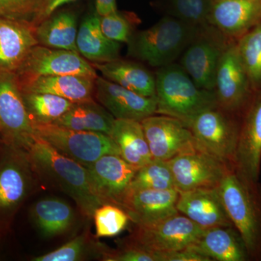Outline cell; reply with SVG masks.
<instances>
[{"instance_id":"603a6c76","label":"cell","mask_w":261,"mask_h":261,"mask_svg":"<svg viewBox=\"0 0 261 261\" xmlns=\"http://www.w3.org/2000/svg\"><path fill=\"white\" fill-rule=\"evenodd\" d=\"M95 80L92 77L80 75L18 79L20 89L23 92L54 94L73 103L93 100Z\"/></svg>"},{"instance_id":"cb8c5ba5","label":"cell","mask_w":261,"mask_h":261,"mask_svg":"<svg viewBox=\"0 0 261 261\" xmlns=\"http://www.w3.org/2000/svg\"><path fill=\"white\" fill-rule=\"evenodd\" d=\"M29 216L33 224L44 238L65 234L76 223L74 209L59 197H45L38 200L31 207Z\"/></svg>"},{"instance_id":"836d02e7","label":"cell","mask_w":261,"mask_h":261,"mask_svg":"<svg viewBox=\"0 0 261 261\" xmlns=\"http://www.w3.org/2000/svg\"><path fill=\"white\" fill-rule=\"evenodd\" d=\"M96 238H113L121 233L130 222L126 211L113 204L99 206L93 215Z\"/></svg>"},{"instance_id":"44dd1931","label":"cell","mask_w":261,"mask_h":261,"mask_svg":"<svg viewBox=\"0 0 261 261\" xmlns=\"http://www.w3.org/2000/svg\"><path fill=\"white\" fill-rule=\"evenodd\" d=\"M38 44L32 23L0 17V70L15 73Z\"/></svg>"},{"instance_id":"d590c367","label":"cell","mask_w":261,"mask_h":261,"mask_svg":"<svg viewBox=\"0 0 261 261\" xmlns=\"http://www.w3.org/2000/svg\"><path fill=\"white\" fill-rule=\"evenodd\" d=\"M137 20L132 13L118 10L100 16V27L105 35L111 40L128 43L133 33L134 23Z\"/></svg>"},{"instance_id":"8992f818","label":"cell","mask_w":261,"mask_h":261,"mask_svg":"<svg viewBox=\"0 0 261 261\" xmlns=\"http://www.w3.org/2000/svg\"><path fill=\"white\" fill-rule=\"evenodd\" d=\"M241 117L219 106L202 111L186 123L197 147L233 168Z\"/></svg>"},{"instance_id":"60d3db41","label":"cell","mask_w":261,"mask_h":261,"mask_svg":"<svg viewBox=\"0 0 261 261\" xmlns=\"http://www.w3.org/2000/svg\"><path fill=\"white\" fill-rule=\"evenodd\" d=\"M116 10V0H95V12L99 16L110 14Z\"/></svg>"},{"instance_id":"4fadbf2b","label":"cell","mask_w":261,"mask_h":261,"mask_svg":"<svg viewBox=\"0 0 261 261\" xmlns=\"http://www.w3.org/2000/svg\"><path fill=\"white\" fill-rule=\"evenodd\" d=\"M15 73L20 80L63 75L98 77L92 63L80 53L39 44L31 49Z\"/></svg>"},{"instance_id":"f35d334b","label":"cell","mask_w":261,"mask_h":261,"mask_svg":"<svg viewBox=\"0 0 261 261\" xmlns=\"http://www.w3.org/2000/svg\"><path fill=\"white\" fill-rule=\"evenodd\" d=\"M77 0H42L40 9L33 20L32 24L37 27L44 20L54 14L60 8L67 4L74 3Z\"/></svg>"},{"instance_id":"d6986e66","label":"cell","mask_w":261,"mask_h":261,"mask_svg":"<svg viewBox=\"0 0 261 261\" xmlns=\"http://www.w3.org/2000/svg\"><path fill=\"white\" fill-rule=\"evenodd\" d=\"M179 192L177 190H128L121 207L134 224L155 222L178 214L176 209Z\"/></svg>"},{"instance_id":"83f0119b","label":"cell","mask_w":261,"mask_h":261,"mask_svg":"<svg viewBox=\"0 0 261 261\" xmlns=\"http://www.w3.org/2000/svg\"><path fill=\"white\" fill-rule=\"evenodd\" d=\"M77 24L74 13L58 10L35 27L39 45L80 53L76 46Z\"/></svg>"},{"instance_id":"b9f144b4","label":"cell","mask_w":261,"mask_h":261,"mask_svg":"<svg viewBox=\"0 0 261 261\" xmlns=\"http://www.w3.org/2000/svg\"><path fill=\"white\" fill-rule=\"evenodd\" d=\"M2 144L3 143H2L1 140H0V146H1Z\"/></svg>"},{"instance_id":"7402d4cb","label":"cell","mask_w":261,"mask_h":261,"mask_svg":"<svg viewBox=\"0 0 261 261\" xmlns=\"http://www.w3.org/2000/svg\"><path fill=\"white\" fill-rule=\"evenodd\" d=\"M189 247L211 261L250 260L243 238L233 226L204 228Z\"/></svg>"},{"instance_id":"ba28073f","label":"cell","mask_w":261,"mask_h":261,"mask_svg":"<svg viewBox=\"0 0 261 261\" xmlns=\"http://www.w3.org/2000/svg\"><path fill=\"white\" fill-rule=\"evenodd\" d=\"M25 107L18 79L13 72L0 70V140L8 147L25 150L36 137Z\"/></svg>"},{"instance_id":"4dcf8cb0","label":"cell","mask_w":261,"mask_h":261,"mask_svg":"<svg viewBox=\"0 0 261 261\" xmlns=\"http://www.w3.org/2000/svg\"><path fill=\"white\" fill-rule=\"evenodd\" d=\"M106 249L102 244L94 242L88 233L84 232L56 250L33 257L32 260L82 261L94 257L101 259Z\"/></svg>"},{"instance_id":"ffe728a7","label":"cell","mask_w":261,"mask_h":261,"mask_svg":"<svg viewBox=\"0 0 261 261\" xmlns=\"http://www.w3.org/2000/svg\"><path fill=\"white\" fill-rule=\"evenodd\" d=\"M176 209L202 228L233 226L217 188L179 192Z\"/></svg>"},{"instance_id":"2e32d148","label":"cell","mask_w":261,"mask_h":261,"mask_svg":"<svg viewBox=\"0 0 261 261\" xmlns=\"http://www.w3.org/2000/svg\"><path fill=\"white\" fill-rule=\"evenodd\" d=\"M87 168L94 189L106 204L121 207L139 168L114 154L103 155Z\"/></svg>"},{"instance_id":"3957f363","label":"cell","mask_w":261,"mask_h":261,"mask_svg":"<svg viewBox=\"0 0 261 261\" xmlns=\"http://www.w3.org/2000/svg\"><path fill=\"white\" fill-rule=\"evenodd\" d=\"M156 114L177 118L186 124L197 114L218 107L214 91L200 88L180 65L161 67L155 74Z\"/></svg>"},{"instance_id":"74e56055","label":"cell","mask_w":261,"mask_h":261,"mask_svg":"<svg viewBox=\"0 0 261 261\" xmlns=\"http://www.w3.org/2000/svg\"><path fill=\"white\" fill-rule=\"evenodd\" d=\"M101 260L105 261H160L159 255L125 240L117 250L106 249Z\"/></svg>"},{"instance_id":"30bf717a","label":"cell","mask_w":261,"mask_h":261,"mask_svg":"<svg viewBox=\"0 0 261 261\" xmlns=\"http://www.w3.org/2000/svg\"><path fill=\"white\" fill-rule=\"evenodd\" d=\"M214 92L218 106L239 117L242 116L256 92L240 61L234 39L228 42L220 60Z\"/></svg>"},{"instance_id":"f546056e","label":"cell","mask_w":261,"mask_h":261,"mask_svg":"<svg viewBox=\"0 0 261 261\" xmlns=\"http://www.w3.org/2000/svg\"><path fill=\"white\" fill-rule=\"evenodd\" d=\"M21 92L25 107L34 123H54L74 104L54 94Z\"/></svg>"},{"instance_id":"e575fe53","label":"cell","mask_w":261,"mask_h":261,"mask_svg":"<svg viewBox=\"0 0 261 261\" xmlns=\"http://www.w3.org/2000/svg\"><path fill=\"white\" fill-rule=\"evenodd\" d=\"M212 0H167L170 15L185 23L202 28L208 23Z\"/></svg>"},{"instance_id":"d4e9b609","label":"cell","mask_w":261,"mask_h":261,"mask_svg":"<svg viewBox=\"0 0 261 261\" xmlns=\"http://www.w3.org/2000/svg\"><path fill=\"white\" fill-rule=\"evenodd\" d=\"M76 46L81 56L92 64L120 58L121 44L105 35L101 29L100 16L95 11L82 20L77 34Z\"/></svg>"},{"instance_id":"9c48e42d","label":"cell","mask_w":261,"mask_h":261,"mask_svg":"<svg viewBox=\"0 0 261 261\" xmlns=\"http://www.w3.org/2000/svg\"><path fill=\"white\" fill-rule=\"evenodd\" d=\"M204 228L178 214L146 224H135L127 241L159 256L187 248L195 243Z\"/></svg>"},{"instance_id":"d6a6232c","label":"cell","mask_w":261,"mask_h":261,"mask_svg":"<svg viewBox=\"0 0 261 261\" xmlns=\"http://www.w3.org/2000/svg\"><path fill=\"white\" fill-rule=\"evenodd\" d=\"M176 190L168 161L152 160L137 170L129 190Z\"/></svg>"},{"instance_id":"e0dca14e","label":"cell","mask_w":261,"mask_h":261,"mask_svg":"<svg viewBox=\"0 0 261 261\" xmlns=\"http://www.w3.org/2000/svg\"><path fill=\"white\" fill-rule=\"evenodd\" d=\"M94 97L116 119L141 121L156 114L155 97H145L114 82L98 76Z\"/></svg>"},{"instance_id":"5b68a950","label":"cell","mask_w":261,"mask_h":261,"mask_svg":"<svg viewBox=\"0 0 261 261\" xmlns=\"http://www.w3.org/2000/svg\"><path fill=\"white\" fill-rule=\"evenodd\" d=\"M5 148L0 157V243L37 181L25 151L8 146Z\"/></svg>"},{"instance_id":"52a82bcc","label":"cell","mask_w":261,"mask_h":261,"mask_svg":"<svg viewBox=\"0 0 261 261\" xmlns=\"http://www.w3.org/2000/svg\"><path fill=\"white\" fill-rule=\"evenodd\" d=\"M34 130L60 153L73 159L84 167L108 154L121 156L111 137L99 132L70 129L54 123H34Z\"/></svg>"},{"instance_id":"8d00e7d4","label":"cell","mask_w":261,"mask_h":261,"mask_svg":"<svg viewBox=\"0 0 261 261\" xmlns=\"http://www.w3.org/2000/svg\"><path fill=\"white\" fill-rule=\"evenodd\" d=\"M42 0H0V17L32 23Z\"/></svg>"},{"instance_id":"8fae6325","label":"cell","mask_w":261,"mask_h":261,"mask_svg":"<svg viewBox=\"0 0 261 261\" xmlns=\"http://www.w3.org/2000/svg\"><path fill=\"white\" fill-rule=\"evenodd\" d=\"M231 40L208 25L199 30L181 55L180 65L200 88L214 91L219 61Z\"/></svg>"},{"instance_id":"4316f807","label":"cell","mask_w":261,"mask_h":261,"mask_svg":"<svg viewBox=\"0 0 261 261\" xmlns=\"http://www.w3.org/2000/svg\"><path fill=\"white\" fill-rule=\"evenodd\" d=\"M110 137L118 146L121 157L140 168L152 161L141 121L115 119Z\"/></svg>"},{"instance_id":"f1b7e54d","label":"cell","mask_w":261,"mask_h":261,"mask_svg":"<svg viewBox=\"0 0 261 261\" xmlns=\"http://www.w3.org/2000/svg\"><path fill=\"white\" fill-rule=\"evenodd\" d=\"M116 118L102 105L90 100L74 103L54 124L70 129L99 132L109 135Z\"/></svg>"},{"instance_id":"ac0fdd59","label":"cell","mask_w":261,"mask_h":261,"mask_svg":"<svg viewBox=\"0 0 261 261\" xmlns=\"http://www.w3.org/2000/svg\"><path fill=\"white\" fill-rule=\"evenodd\" d=\"M261 22V0H212L208 23L237 40Z\"/></svg>"},{"instance_id":"7c38bea8","label":"cell","mask_w":261,"mask_h":261,"mask_svg":"<svg viewBox=\"0 0 261 261\" xmlns=\"http://www.w3.org/2000/svg\"><path fill=\"white\" fill-rule=\"evenodd\" d=\"M178 192L217 188L232 166L198 147L168 161Z\"/></svg>"},{"instance_id":"6da1fadb","label":"cell","mask_w":261,"mask_h":261,"mask_svg":"<svg viewBox=\"0 0 261 261\" xmlns=\"http://www.w3.org/2000/svg\"><path fill=\"white\" fill-rule=\"evenodd\" d=\"M25 151L36 176L69 196L86 217L92 219L96 209L106 204L94 189L87 168L60 153L37 135Z\"/></svg>"},{"instance_id":"9a60e30c","label":"cell","mask_w":261,"mask_h":261,"mask_svg":"<svg viewBox=\"0 0 261 261\" xmlns=\"http://www.w3.org/2000/svg\"><path fill=\"white\" fill-rule=\"evenodd\" d=\"M261 165V90L257 91L241 116L233 168L258 181Z\"/></svg>"},{"instance_id":"ab89813d","label":"cell","mask_w":261,"mask_h":261,"mask_svg":"<svg viewBox=\"0 0 261 261\" xmlns=\"http://www.w3.org/2000/svg\"><path fill=\"white\" fill-rule=\"evenodd\" d=\"M160 261H211L190 247L160 255Z\"/></svg>"},{"instance_id":"7a4b0ae2","label":"cell","mask_w":261,"mask_h":261,"mask_svg":"<svg viewBox=\"0 0 261 261\" xmlns=\"http://www.w3.org/2000/svg\"><path fill=\"white\" fill-rule=\"evenodd\" d=\"M217 190L250 260H261V185L233 168Z\"/></svg>"},{"instance_id":"5bb4252c","label":"cell","mask_w":261,"mask_h":261,"mask_svg":"<svg viewBox=\"0 0 261 261\" xmlns=\"http://www.w3.org/2000/svg\"><path fill=\"white\" fill-rule=\"evenodd\" d=\"M152 160L168 161L197 148L191 130L180 120L154 114L141 121Z\"/></svg>"},{"instance_id":"1f68e13d","label":"cell","mask_w":261,"mask_h":261,"mask_svg":"<svg viewBox=\"0 0 261 261\" xmlns=\"http://www.w3.org/2000/svg\"><path fill=\"white\" fill-rule=\"evenodd\" d=\"M238 56L255 91L261 90V22L236 40Z\"/></svg>"},{"instance_id":"484cf974","label":"cell","mask_w":261,"mask_h":261,"mask_svg":"<svg viewBox=\"0 0 261 261\" xmlns=\"http://www.w3.org/2000/svg\"><path fill=\"white\" fill-rule=\"evenodd\" d=\"M92 65L106 80L140 95L155 97V75L140 63L118 58Z\"/></svg>"},{"instance_id":"277c9868","label":"cell","mask_w":261,"mask_h":261,"mask_svg":"<svg viewBox=\"0 0 261 261\" xmlns=\"http://www.w3.org/2000/svg\"><path fill=\"white\" fill-rule=\"evenodd\" d=\"M200 29L171 15L164 17L150 28L132 34L128 55L152 67L166 66L181 56Z\"/></svg>"}]
</instances>
